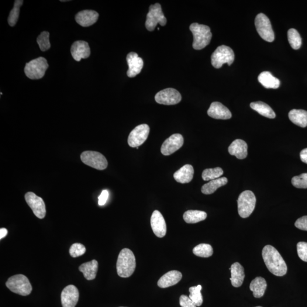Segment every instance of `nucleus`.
I'll return each mask as SVG.
<instances>
[{
    "label": "nucleus",
    "instance_id": "4468645a",
    "mask_svg": "<svg viewBox=\"0 0 307 307\" xmlns=\"http://www.w3.org/2000/svg\"><path fill=\"white\" fill-rule=\"evenodd\" d=\"M184 139L180 134H174L164 141L161 147L162 154L167 156L176 152L184 145Z\"/></svg>",
    "mask_w": 307,
    "mask_h": 307
},
{
    "label": "nucleus",
    "instance_id": "412c9836",
    "mask_svg": "<svg viewBox=\"0 0 307 307\" xmlns=\"http://www.w3.org/2000/svg\"><path fill=\"white\" fill-rule=\"evenodd\" d=\"M182 278L181 272L172 270L167 272L159 279L158 286L159 287L165 288L177 284Z\"/></svg>",
    "mask_w": 307,
    "mask_h": 307
},
{
    "label": "nucleus",
    "instance_id": "c9c22d12",
    "mask_svg": "<svg viewBox=\"0 0 307 307\" xmlns=\"http://www.w3.org/2000/svg\"><path fill=\"white\" fill-rule=\"evenodd\" d=\"M202 287L201 285H198L196 287H191L189 288V298L195 303L197 307L201 306L203 303V296L201 293Z\"/></svg>",
    "mask_w": 307,
    "mask_h": 307
},
{
    "label": "nucleus",
    "instance_id": "2f4dec72",
    "mask_svg": "<svg viewBox=\"0 0 307 307\" xmlns=\"http://www.w3.org/2000/svg\"><path fill=\"white\" fill-rule=\"evenodd\" d=\"M193 253L195 256L199 257L208 258L212 256L213 250L210 245L201 244L194 248Z\"/></svg>",
    "mask_w": 307,
    "mask_h": 307
},
{
    "label": "nucleus",
    "instance_id": "6e6552de",
    "mask_svg": "<svg viewBox=\"0 0 307 307\" xmlns=\"http://www.w3.org/2000/svg\"><path fill=\"white\" fill-rule=\"evenodd\" d=\"M255 25L259 35L267 42H273L275 36L270 20L264 13H260L255 20Z\"/></svg>",
    "mask_w": 307,
    "mask_h": 307
},
{
    "label": "nucleus",
    "instance_id": "72a5a7b5",
    "mask_svg": "<svg viewBox=\"0 0 307 307\" xmlns=\"http://www.w3.org/2000/svg\"><path fill=\"white\" fill-rule=\"evenodd\" d=\"M224 174L223 169L220 167L207 168L203 172L202 178L205 181L215 180L220 178Z\"/></svg>",
    "mask_w": 307,
    "mask_h": 307
},
{
    "label": "nucleus",
    "instance_id": "ddd939ff",
    "mask_svg": "<svg viewBox=\"0 0 307 307\" xmlns=\"http://www.w3.org/2000/svg\"><path fill=\"white\" fill-rule=\"evenodd\" d=\"M25 198L27 205L32 209L34 215L40 219L44 218L46 210L43 200L32 192L26 193Z\"/></svg>",
    "mask_w": 307,
    "mask_h": 307
},
{
    "label": "nucleus",
    "instance_id": "f704fd0d",
    "mask_svg": "<svg viewBox=\"0 0 307 307\" xmlns=\"http://www.w3.org/2000/svg\"><path fill=\"white\" fill-rule=\"evenodd\" d=\"M22 0H16L15 5L8 17V23L10 26H15L18 20L20 15V8L23 4Z\"/></svg>",
    "mask_w": 307,
    "mask_h": 307
},
{
    "label": "nucleus",
    "instance_id": "a211bd4d",
    "mask_svg": "<svg viewBox=\"0 0 307 307\" xmlns=\"http://www.w3.org/2000/svg\"><path fill=\"white\" fill-rule=\"evenodd\" d=\"M71 53L72 57L76 61H80L82 59L88 58L90 56L91 50L87 42L78 41L72 44Z\"/></svg>",
    "mask_w": 307,
    "mask_h": 307
},
{
    "label": "nucleus",
    "instance_id": "c85d7f7f",
    "mask_svg": "<svg viewBox=\"0 0 307 307\" xmlns=\"http://www.w3.org/2000/svg\"><path fill=\"white\" fill-rule=\"evenodd\" d=\"M227 179L225 177L220 178L210 181L208 184L203 185L202 192L205 195L213 194L217 189L227 184Z\"/></svg>",
    "mask_w": 307,
    "mask_h": 307
},
{
    "label": "nucleus",
    "instance_id": "4c0bfd02",
    "mask_svg": "<svg viewBox=\"0 0 307 307\" xmlns=\"http://www.w3.org/2000/svg\"><path fill=\"white\" fill-rule=\"evenodd\" d=\"M292 184L298 188H307V173H303L299 176L293 177Z\"/></svg>",
    "mask_w": 307,
    "mask_h": 307
},
{
    "label": "nucleus",
    "instance_id": "423d86ee",
    "mask_svg": "<svg viewBox=\"0 0 307 307\" xmlns=\"http://www.w3.org/2000/svg\"><path fill=\"white\" fill-rule=\"evenodd\" d=\"M48 68L49 64L46 59L39 57L27 63L24 71L27 78L37 80L44 77Z\"/></svg>",
    "mask_w": 307,
    "mask_h": 307
},
{
    "label": "nucleus",
    "instance_id": "a19ab883",
    "mask_svg": "<svg viewBox=\"0 0 307 307\" xmlns=\"http://www.w3.org/2000/svg\"><path fill=\"white\" fill-rule=\"evenodd\" d=\"M179 303L182 307H196L195 303L192 301V300L187 295H182L180 299H179Z\"/></svg>",
    "mask_w": 307,
    "mask_h": 307
},
{
    "label": "nucleus",
    "instance_id": "c03bdc74",
    "mask_svg": "<svg viewBox=\"0 0 307 307\" xmlns=\"http://www.w3.org/2000/svg\"><path fill=\"white\" fill-rule=\"evenodd\" d=\"M300 157H301V161L307 164V148L301 151V153H300Z\"/></svg>",
    "mask_w": 307,
    "mask_h": 307
},
{
    "label": "nucleus",
    "instance_id": "f8f14e48",
    "mask_svg": "<svg viewBox=\"0 0 307 307\" xmlns=\"http://www.w3.org/2000/svg\"><path fill=\"white\" fill-rule=\"evenodd\" d=\"M155 100L160 104L175 105L181 102L182 96L177 89L170 88L158 92Z\"/></svg>",
    "mask_w": 307,
    "mask_h": 307
},
{
    "label": "nucleus",
    "instance_id": "393cba45",
    "mask_svg": "<svg viewBox=\"0 0 307 307\" xmlns=\"http://www.w3.org/2000/svg\"><path fill=\"white\" fill-rule=\"evenodd\" d=\"M98 262L95 260L82 264L79 268V271L84 275L88 281L94 280L98 271Z\"/></svg>",
    "mask_w": 307,
    "mask_h": 307
},
{
    "label": "nucleus",
    "instance_id": "0eeeda50",
    "mask_svg": "<svg viewBox=\"0 0 307 307\" xmlns=\"http://www.w3.org/2000/svg\"><path fill=\"white\" fill-rule=\"evenodd\" d=\"M233 50L228 46H220L217 48L212 55L211 63L216 68H220L225 63L230 65L234 61Z\"/></svg>",
    "mask_w": 307,
    "mask_h": 307
},
{
    "label": "nucleus",
    "instance_id": "49530a36",
    "mask_svg": "<svg viewBox=\"0 0 307 307\" xmlns=\"http://www.w3.org/2000/svg\"><path fill=\"white\" fill-rule=\"evenodd\" d=\"M261 307V306H258V307Z\"/></svg>",
    "mask_w": 307,
    "mask_h": 307
},
{
    "label": "nucleus",
    "instance_id": "dca6fc26",
    "mask_svg": "<svg viewBox=\"0 0 307 307\" xmlns=\"http://www.w3.org/2000/svg\"><path fill=\"white\" fill-rule=\"evenodd\" d=\"M150 223L153 232L159 238L164 237L166 234L167 226L163 216L160 211L154 210L151 217Z\"/></svg>",
    "mask_w": 307,
    "mask_h": 307
},
{
    "label": "nucleus",
    "instance_id": "39448f33",
    "mask_svg": "<svg viewBox=\"0 0 307 307\" xmlns=\"http://www.w3.org/2000/svg\"><path fill=\"white\" fill-rule=\"evenodd\" d=\"M238 211L242 218H247L253 213L256 206V198L252 191L241 193L237 200Z\"/></svg>",
    "mask_w": 307,
    "mask_h": 307
},
{
    "label": "nucleus",
    "instance_id": "a18cd8bd",
    "mask_svg": "<svg viewBox=\"0 0 307 307\" xmlns=\"http://www.w3.org/2000/svg\"><path fill=\"white\" fill-rule=\"evenodd\" d=\"M8 234V230L6 228L0 229V239L2 240L3 238L5 237V236Z\"/></svg>",
    "mask_w": 307,
    "mask_h": 307
},
{
    "label": "nucleus",
    "instance_id": "37998d69",
    "mask_svg": "<svg viewBox=\"0 0 307 307\" xmlns=\"http://www.w3.org/2000/svg\"><path fill=\"white\" fill-rule=\"evenodd\" d=\"M109 197V192L107 190H103L102 191L101 195L99 197V205L102 206L105 205Z\"/></svg>",
    "mask_w": 307,
    "mask_h": 307
},
{
    "label": "nucleus",
    "instance_id": "ea45409f",
    "mask_svg": "<svg viewBox=\"0 0 307 307\" xmlns=\"http://www.w3.org/2000/svg\"><path fill=\"white\" fill-rule=\"evenodd\" d=\"M297 252L299 257L307 262V243L299 242L297 244Z\"/></svg>",
    "mask_w": 307,
    "mask_h": 307
},
{
    "label": "nucleus",
    "instance_id": "c756f323",
    "mask_svg": "<svg viewBox=\"0 0 307 307\" xmlns=\"http://www.w3.org/2000/svg\"><path fill=\"white\" fill-rule=\"evenodd\" d=\"M250 107L261 115L268 119L275 118L276 115L270 106L264 102H257L250 103Z\"/></svg>",
    "mask_w": 307,
    "mask_h": 307
},
{
    "label": "nucleus",
    "instance_id": "a878e982",
    "mask_svg": "<svg viewBox=\"0 0 307 307\" xmlns=\"http://www.w3.org/2000/svg\"><path fill=\"white\" fill-rule=\"evenodd\" d=\"M258 81L264 87L267 89H277L280 86L281 82L270 72L264 71L258 76Z\"/></svg>",
    "mask_w": 307,
    "mask_h": 307
},
{
    "label": "nucleus",
    "instance_id": "b1692460",
    "mask_svg": "<svg viewBox=\"0 0 307 307\" xmlns=\"http://www.w3.org/2000/svg\"><path fill=\"white\" fill-rule=\"evenodd\" d=\"M194 170L191 164H185L176 171L174 174L175 180L182 184H188L194 177Z\"/></svg>",
    "mask_w": 307,
    "mask_h": 307
},
{
    "label": "nucleus",
    "instance_id": "4be33fe9",
    "mask_svg": "<svg viewBox=\"0 0 307 307\" xmlns=\"http://www.w3.org/2000/svg\"><path fill=\"white\" fill-rule=\"evenodd\" d=\"M231 271L230 280L234 287H239L242 286L246 275L244 268L239 262H235L229 268Z\"/></svg>",
    "mask_w": 307,
    "mask_h": 307
},
{
    "label": "nucleus",
    "instance_id": "cd10ccee",
    "mask_svg": "<svg viewBox=\"0 0 307 307\" xmlns=\"http://www.w3.org/2000/svg\"><path fill=\"white\" fill-rule=\"evenodd\" d=\"M288 117L291 122L302 127L307 126V111L302 109H292L289 112Z\"/></svg>",
    "mask_w": 307,
    "mask_h": 307
},
{
    "label": "nucleus",
    "instance_id": "7ed1b4c3",
    "mask_svg": "<svg viewBox=\"0 0 307 307\" xmlns=\"http://www.w3.org/2000/svg\"><path fill=\"white\" fill-rule=\"evenodd\" d=\"M189 29L194 36L192 46L194 49L202 50L208 45L212 37L209 27L194 23L189 26Z\"/></svg>",
    "mask_w": 307,
    "mask_h": 307
},
{
    "label": "nucleus",
    "instance_id": "aec40b11",
    "mask_svg": "<svg viewBox=\"0 0 307 307\" xmlns=\"http://www.w3.org/2000/svg\"><path fill=\"white\" fill-rule=\"evenodd\" d=\"M98 12L92 10H85L79 12L75 16L77 22L82 27H88L94 25L99 19Z\"/></svg>",
    "mask_w": 307,
    "mask_h": 307
},
{
    "label": "nucleus",
    "instance_id": "6ab92c4d",
    "mask_svg": "<svg viewBox=\"0 0 307 307\" xmlns=\"http://www.w3.org/2000/svg\"><path fill=\"white\" fill-rule=\"evenodd\" d=\"M207 113L212 118L219 120H228L232 116L229 109L219 102H212Z\"/></svg>",
    "mask_w": 307,
    "mask_h": 307
},
{
    "label": "nucleus",
    "instance_id": "bb28decb",
    "mask_svg": "<svg viewBox=\"0 0 307 307\" xmlns=\"http://www.w3.org/2000/svg\"><path fill=\"white\" fill-rule=\"evenodd\" d=\"M267 288V282L262 277H257L251 281L250 285V289L253 293L255 298H260L265 294L266 289Z\"/></svg>",
    "mask_w": 307,
    "mask_h": 307
},
{
    "label": "nucleus",
    "instance_id": "e433bc0d",
    "mask_svg": "<svg viewBox=\"0 0 307 307\" xmlns=\"http://www.w3.org/2000/svg\"><path fill=\"white\" fill-rule=\"evenodd\" d=\"M50 34L47 32L41 33L38 37L37 41L42 51H46L50 49L51 44L49 40Z\"/></svg>",
    "mask_w": 307,
    "mask_h": 307
},
{
    "label": "nucleus",
    "instance_id": "9b49d317",
    "mask_svg": "<svg viewBox=\"0 0 307 307\" xmlns=\"http://www.w3.org/2000/svg\"><path fill=\"white\" fill-rule=\"evenodd\" d=\"M150 133V127L147 124H141L130 132L127 143L131 147H138L142 145L147 139Z\"/></svg>",
    "mask_w": 307,
    "mask_h": 307
},
{
    "label": "nucleus",
    "instance_id": "f3484780",
    "mask_svg": "<svg viewBox=\"0 0 307 307\" xmlns=\"http://www.w3.org/2000/svg\"><path fill=\"white\" fill-rule=\"evenodd\" d=\"M129 70L127 71V77L134 78L139 74L143 67V61L142 58L134 52L127 54L126 57Z\"/></svg>",
    "mask_w": 307,
    "mask_h": 307
},
{
    "label": "nucleus",
    "instance_id": "473e14b6",
    "mask_svg": "<svg viewBox=\"0 0 307 307\" xmlns=\"http://www.w3.org/2000/svg\"><path fill=\"white\" fill-rule=\"evenodd\" d=\"M288 40L293 49L298 50L302 46V38L298 31L294 29L288 30Z\"/></svg>",
    "mask_w": 307,
    "mask_h": 307
},
{
    "label": "nucleus",
    "instance_id": "f257e3e1",
    "mask_svg": "<svg viewBox=\"0 0 307 307\" xmlns=\"http://www.w3.org/2000/svg\"><path fill=\"white\" fill-rule=\"evenodd\" d=\"M262 257L268 270L278 277L287 273V266L279 251L271 246H266L262 250Z\"/></svg>",
    "mask_w": 307,
    "mask_h": 307
},
{
    "label": "nucleus",
    "instance_id": "1a4fd4ad",
    "mask_svg": "<svg viewBox=\"0 0 307 307\" xmlns=\"http://www.w3.org/2000/svg\"><path fill=\"white\" fill-rule=\"evenodd\" d=\"M158 23L164 26L167 23V19L162 12L161 5L160 3H157L150 6L145 23L146 29L150 32H153Z\"/></svg>",
    "mask_w": 307,
    "mask_h": 307
},
{
    "label": "nucleus",
    "instance_id": "2eb2a0df",
    "mask_svg": "<svg viewBox=\"0 0 307 307\" xmlns=\"http://www.w3.org/2000/svg\"><path fill=\"white\" fill-rule=\"evenodd\" d=\"M78 289L74 285L66 286L61 294V302L63 307H75L79 301Z\"/></svg>",
    "mask_w": 307,
    "mask_h": 307
},
{
    "label": "nucleus",
    "instance_id": "5701e85b",
    "mask_svg": "<svg viewBox=\"0 0 307 307\" xmlns=\"http://www.w3.org/2000/svg\"><path fill=\"white\" fill-rule=\"evenodd\" d=\"M228 151L230 155H234L239 160L246 158L247 155V144L242 140H234L230 144L228 148Z\"/></svg>",
    "mask_w": 307,
    "mask_h": 307
},
{
    "label": "nucleus",
    "instance_id": "79ce46f5",
    "mask_svg": "<svg viewBox=\"0 0 307 307\" xmlns=\"http://www.w3.org/2000/svg\"><path fill=\"white\" fill-rule=\"evenodd\" d=\"M295 225L299 229L307 231V216H303L296 220Z\"/></svg>",
    "mask_w": 307,
    "mask_h": 307
},
{
    "label": "nucleus",
    "instance_id": "f03ea898",
    "mask_svg": "<svg viewBox=\"0 0 307 307\" xmlns=\"http://www.w3.org/2000/svg\"><path fill=\"white\" fill-rule=\"evenodd\" d=\"M136 267V258L132 250L123 249L120 253L117 262V274L122 278H129Z\"/></svg>",
    "mask_w": 307,
    "mask_h": 307
},
{
    "label": "nucleus",
    "instance_id": "7c9ffc66",
    "mask_svg": "<svg viewBox=\"0 0 307 307\" xmlns=\"http://www.w3.org/2000/svg\"><path fill=\"white\" fill-rule=\"evenodd\" d=\"M207 214L204 211L189 210L184 215V219L188 224H196L206 219Z\"/></svg>",
    "mask_w": 307,
    "mask_h": 307
},
{
    "label": "nucleus",
    "instance_id": "9d476101",
    "mask_svg": "<svg viewBox=\"0 0 307 307\" xmlns=\"http://www.w3.org/2000/svg\"><path fill=\"white\" fill-rule=\"evenodd\" d=\"M82 163L99 170H105L108 167V161L103 155L93 151H86L81 154Z\"/></svg>",
    "mask_w": 307,
    "mask_h": 307
},
{
    "label": "nucleus",
    "instance_id": "20e7f679",
    "mask_svg": "<svg viewBox=\"0 0 307 307\" xmlns=\"http://www.w3.org/2000/svg\"><path fill=\"white\" fill-rule=\"evenodd\" d=\"M6 287L17 294L27 296L32 291V285L26 276L18 274L10 277L6 283Z\"/></svg>",
    "mask_w": 307,
    "mask_h": 307
},
{
    "label": "nucleus",
    "instance_id": "58836bf2",
    "mask_svg": "<svg viewBox=\"0 0 307 307\" xmlns=\"http://www.w3.org/2000/svg\"><path fill=\"white\" fill-rule=\"evenodd\" d=\"M86 249L83 245L75 243L71 246L70 249V256L73 258H77L84 254Z\"/></svg>",
    "mask_w": 307,
    "mask_h": 307
}]
</instances>
